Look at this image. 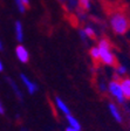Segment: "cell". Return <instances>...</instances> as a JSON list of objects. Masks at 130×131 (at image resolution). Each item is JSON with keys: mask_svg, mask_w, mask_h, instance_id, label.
Listing matches in <instances>:
<instances>
[{"mask_svg": "<svg viewBox=\"0 0 130 131\" xmlns=\"http://www.w3.org/2000/svg\"><path fill=\"white\" fill-rule=\"evenodd\" d=\"M4 70V64H3V62H1V60H0V73Z\"/></svg>", "mask_w": 130, "mask_h": 131, "instance_id": "603a6c76", "label": "cell"}, {"mask_svg": "<svg viewBox=\"0 0 130 131\" xmlns=\"http://www.w3.org/2000/svg\"><path fill=\"white\" fill-rule=\"evenodd\" d=\"M5 112V109H4V105L1 104V101H0V115H3Z\"/></svg>", "mask_w": 130, "mask_h": 131, "instance_id": "7402d4cb", "label": "cell"}, {"mask_svg": "<svg viewBox=\"0 0 130 131\" xmlns=\"http://www.w3.org/2000/svg\"><path fill=\"white\" fill-rule=\"evenodd\" d=\"M90 7H92V5H90L89 0H79V9L87 12L90 9Z\"/></svg>", "mask_w": 130, "mask_h": 131, "instance_id": "5bb4252c", "label": "cell"}, {"mask_svg": "<svg viewBox=\"0 0 130 131\" xmlns=\"http://www.w3.org/2000/svg\"><path fill=\"white\" fill-rule=\"evenodd\" d=\"M100 90H101V91H103V93H106V91H108V84H106L104 82L100 83Z\"/></svg>", "mask_w": 130, "mask_h": 131, "instance_id": "ac0fdd59", "label": "cell"}, {"mask_svg": "<svg viewBox=\"0 0 130 131\" xmlns=\"http://www.w3.org/2000/svg\"><path fill=\"white\" fill-rule=\"evenodd\" d=\"M80 36H81L82 41H87V39H88V36H87V34L84 33V29H80Z\"/></svg>", "mask_w": 130, "mask_h": 131, "instance_id": "d6986e66", "label": "cell"}, {"mask_svg": "<svg viewBox=\"0 0 130 131\" xmlns=\"http://www.w3.org/2000/svg\"><path fill=\"white\" fill-rule=\"evenodd\" d=\"M4 47H3V43H1V41H0V50H3Z\"/></svg>", "mask_w": 130, "mask_h": 131, "instance_id": "cb8c5ba5", "label": "cell"}, {"mask_svg": "<svg viewBox=\"0 0 130 131\" xmlns=\"http://www.w3.org/2000/svg\"><path fill=\"white\" fill-rule=\"evenodd\" d=\"M84 33L87 34L88 39H92V40L96 39V32H95V29H94L93 27H89V26H87V27L84 28Z\"/></svg>", "mask_w": 130, "mask_h": 131, "instance_id": "9a60e30c", "label": "cell"}, {"mask_svg": "<svg viewBox=\"0 0 130 131\" xmlns=\"http://www.w3.org/2000/svg\"><path fill=\"white\" fill-rule=\"evenodd\" d=\"M60 1H61V3H62V4H65V5H66V4H67V0H60Z\"/></svg>", "mask_w": 130, "mask_h": 131, "instance_id": "d4e9b609", "label": "cell"}, {"mask_svg": "<svg viewBox=\"0 0 130 131\" xmlns=\"http://www.w3.org/2000/svg\"><path fill=\"white\" fill-rule=\"evenodd\" d=\"M119 83H121V88H122L125 100H130V77H122L119 80Z\"/></svg>", "mask_w": 130, "mask_h": 131, "instance_id": "ba28073f", "label": "cell"}, {"mask_svg": "<svg viewBox=\"0 0 130 131\" xmlns=\"http://www.w3.org/2000/svg\"><path fill=\"white\" fill-rule=\"evenodd\" d=\"M7 82H8V83H9V85H11L12 90H13V91H14V94H15V96H16V97H18V98H19L20 101H22V93H21V90L19 89V87L16 85V83H15V82H14L12 79H9V77H8V79H7Z\"/></svg>", "mask_w": 130, "mask_h": 131, "instance_id": "8fae6325", "label": "cell"}, {"mask_svg": "<svg viewBox=\"0 0 130 131\" xmlns=\"http://www.w3.org/2000/svg\"><path fill=\"white\" fill-rule=\"evenodd\" d=\"M89 55H90V59L93 60V62L95 63L100 62V49H98L97 46H94L89 49Z\"/></svg>", "mask_w": 130, "mask_h": 131, "instance_id": "30bf717a", "label": "cell"}, {"mask_svg": "<svg viewBox=\"0 0 130 131\" xmlns=\"http://www.w3.org/2000/svg\"><path fill=\"white\" fill-rule=\"evenodd\" d=\"M65 131H80V130H77V129H74V128H72V126L68 125L67 128H66V130H65Z\"/></svg>", "mask_w": 130, "mask_h": 131, "instance_id": "ffe728a7", "label": "cell"}, {"mask_svg": "<svg viewBox=\"0 0 130 131\" xmlns=\"http://www.w3.org/2000/svg\"><path fill=\"white\" fill-rule=\"evenodd\" d=\"M109 24L111 30L116 35H124L130 29V18L127 12L122 9H116L111 12V14L109 15Z\"/></svg>", "mask_w": 130, "mask_h": 131, "instance_id": "6da1fadb", "label": "cell"}, {"mask_svg": "<svg viewBox=\"0 0 130 131\" xmlns=\"http://www.w3.org/2000/svg\"><path fill=\"white\" fill-rule=\"evenodd\" d=\"M22 3H24V5L26 8L29 7V1H28V0H22Z\"/></svg>", "mask_w": 130, "mask_h": 131, "instance_id": "44dd1931", "label": "cell"}, {"mask_svg": "<svg viewBox=\"0 0 130 131\" xmlns=\"http://www.w3.org/2000/svg\"><path fill=\"white\" fill-rule=\"evenodd\" d=\"M15 1H16V6H18V8H19V11L21 12V13H24L25 9H26V7H25L22 0H15Z\"/></svg>", "mask_w": 130, "mask_h": 131, "instance_id": "e0dca14e", "label": "cell"}, {"mask_svg": "<svg viewBox=\"0 0 130 131\" xmlns=\"http://www.w3.org/2000/svg\"><path fill=\"white\" fill-rule=\"evenodd\" d=\"M54 103H55V106L57 108V110H59L60 112H62L65 116H67V115L71 114V110H69V108H68L67 103H66L61 97L56 96V97L54 98Z\"/></svg>", "mask_w": 130, "mask_h": 131, "instance_id": "52a82bcc", "label": "cell"}, {"mask_svg": "<svg viewBox=\"0 0 130 131\" xmlns=\"http://www.w3.org/2000/svg\"><path fill=\"white\" fill-rule=\"evenodd\" d=\"M127 73H128V69L124 64H117L116 66V76L124 77L125 75H127Z\"/></svg>", "mask_w": 130, "mask_h": 131, "instance_id": "4fadbf2b", "label": "cell"}, {"mask_svg": "<svg viewBox=\"0 0 130 131\" xmlns=\"http://www.w3.org/2000/svg\"><path fill=\"white\" fill-rule=\"evenodd\" d=\"M66 119H67V123H68V125L69 126H72V128L77 129V130L81 131V124H80V122L77 121V118L74 117L72 114L67 115V116H66Z\"/></svg>", "mask_w": 130, "mask_h": 131, "instance_id": "9c48e42d", "label": "cell"}, {"mask_svg": "<svg viewBox=\"0 0 130 131\" xmlns=\"http://www.w3.org/2000/svg\"><path fill=\"white\" fill-rule=\"evenodd\" d=\"M108 93L110 94V96L118 104H124L125 101H127L124 97V94L122 91V88H121L119 80H117V79L111 80L108 83Z\"/></svg>", "mask_w": 130, "mask_h": 131, "instance_id": "3957f363", "label": "cell"}, {"mask_svg": "<svg viewBox=\"0 0 130 131\" xmlns=\"http://www.w3.org/2000/svg\"><path fill=\"white\" fill-rule=\"evenodd\" d=\"M67 5L69 6V8L74 9L79 6V0H67Z\"/></svg>", "mask_w": 130, "mask_h": 131, "instance_id": "2e32d148", "label": "cell"}, {"mask_svg": "<svg viewBox=\"0 0 130 131\" xmlns=\"http://www.w3.org/2000/svg\"><path fill=\"white\" fill-rule=\"evenodd\" d=\"M97 47L100 49V62L108 67H116L117 66V59L116 55L114 54L111 49L110 41L107 38H103L98 41Z\"/></svg>", "mask_w": 130, "mask_h": 131, "instance_id": "7a4b0ae2", "label": "cell"}, {"mask_svg": "<svg viewBox=\"0 0 130 131\" xmlns=\"http://www.w3.org/2000/svg\"><path fill=\"white\" fill-rule=\"evenodd\" d=\"M108 110H109V112H110L111 117L114 118L116 123H122L123 122L122 112H121L119 108L114 103V102H109L108 103Z\"/></svg>", "mask_w": 130, "mask_h": 131, "instance_id": "277c9868", "label": "cell"}, {"mask_svg": "<svg viewBox=\"0 0 130 131\" xmlns=\"http://www.w3.org/2000/svg\"><path fill=\"white\" fill-rule=\"evenodd\" d=\"M20 80H21V82L24 83V85L26 87V89H27V91L31 94V95H34V94L38 91V84L36 83H34V82H32L29 79H28L25 74H21L20 75Z\"/></svg>", "mask_w": 130, "mask_h": 131, "instance_id": "5b68a950", "label": "cell"}, {"mask_svg": "<svg viewBox=\"0 0 130 131\" xmlns=\"http://www.w3.org/2000/svg\"><path fill=\"white\" fill-rule=\"evenodd\" d=\"M15 55L18 57V60L21 63H27L29 61V54H28L27 49L25 48L24 46H21V45L15 48Z\"/></svg>", "mask_w": 130, "mask_h": 131, "instance_id": "8992f818", "label": "cell"}, {"mask_svg": "<svg viewBox=\"0 0 130 131\" xmlns=\"http://www.w3.org/2000/svg\"><path fill=\"white\" fill-rule=\"evenodd\" d=\"M15 36H16V40L21 42L22 39H24V32H22V25L21 22L16 21L15 22Z\"/></svg>", "mask_w": 130, "mask_h": 131, "instance_id": "7c38bea8", "label": "cell"}]
</instances>
